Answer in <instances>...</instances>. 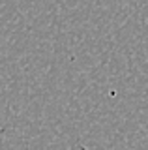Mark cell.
<instances>
[{
  "mask_svg": "<svg viewBox=\"0 0 148 150\" xmlns=\"http://www.w3.org/2000/svg\"><path fill=\"white\" fill-rule=\"evenodd\" d=\"M79 150H86V148H85V146H81V148H79Z\"/></svg>",
  "mask_w": 148,
  "mask_h": 150,
  "instance_id": "cell-1",
  "label": "cell"
}]
</instances>
